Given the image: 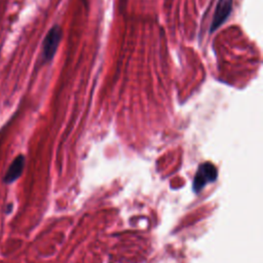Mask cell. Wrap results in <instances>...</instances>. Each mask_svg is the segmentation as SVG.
<instances>
[{
    "label": "cell",
    "instance_id": "6da1fadb",
    "mask_svg": "<svg viewBox=\"0 0 263 263\" xmlns=\"http://www.w3.org/2000/svg\"><path fill=\"white\" fill-rule=\"evenodd\" d=\"M218 176V172L216 166L211 162H203L199 164L193 179L192 187L195 193H198L202 190V188L209 183H213L216 181Z\"/></svg>",
    "mask_w": 263,
    "mask_h": 263
},
{
    "label": "cell",
    "instance_id": "7a4b0ae2",
    "mask_svg": "<svg viewBox=\"0 0 263 263\" xmlns=\"http://www.w3.org/2000/svg\"><path fill=\"white\" fill-rule=\"evenodd\" d=\"M62 38V30L60 26H53L46 34L42 44V60L44 62L50 61L57 52L58 46Z\"/></svg>",
    "mask_w": 263,
    "mask_h": 263
},
{
    "label": "cell",
    "instance_id": "3957f363",
    "mask_svg": "<svg viewBox=\"0 0 263 263\" xmlns=\"http://www.w3.org/2000/svg\"><path fill=\"white\" fill-rule=\"evenodd\" d=\"M232 1L233 0H219L217 5H216V9H215V13H214V17L213 21L211 23V32H214L215 30H217L229 16L231 9H232Z\"/></svg>",
    "mask_w": 263,
    "mask_h": 263
},
{
    "label": "cell",
    "instance_id": "277c9868",
    "mask_svg": "<svg viewBox=\"0 0 263 263\" xmlns=\"http://www.w3.org/2000/svg\"><path fill=\"white\" fill-rule=\"evenodd\" d=\"M24 166H25V157H24V155L20 154L18 156H16L13 159V161L7 168V171L4 175V179H3L4 182L6 184H10V183L16 181L21 177V175L24 171Z\"/></svg>",
    "mask_w": 263,
    "mask_h": 263
}]
</instances>
